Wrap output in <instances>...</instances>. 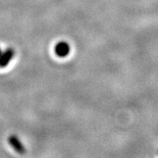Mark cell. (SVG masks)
Masks as SVG:
<instances>
[{
  "instance_id": "obj_1",
  "label": "cell",
  "mask_w": 158,
  "mask_h": 158,
  "mask_svg": "<svg viewBox=\"0 0 158 158\" xmlns=\"http://www.w3.org/2000/svg\"><path fill=\"white\" fill-rule=\"evenodd\" d=\"M70 52V47L65 41L58 42L55 48V53L58 57H66Z\"/></svg>"
},
{
  "instance_id": "obj_2",
  "label": "cell",
  "mask_w": 158,
  "mask_h": 158,
  "mask_svg": "<svg viewBox=\"0 0 158 158\" xmlns=\"http://www.w3.org/2000/svg\"><path fill=\"white\" fill-rule=\"evenodd\" d=\"M13 56H14V51L12 48H8L4 53H2L0 56V68L6 67L9 64L10 61L13 58Z\"/></svg>"
},
{
  "instance_id": "obj_3",
  "label": "cell",
  "mask_w": 158,
  "mask_h": 158,
  "mask_svg": "<svg viewBox=\"0 0 158 158\" xmlns=\"http://www.w3.org/2000/svg\"><path fill=\"white\" fill-rule=\"evenodd\" d=\"M8 141H9L10 145H11V147L14 148V150L16 152L19 153L21 155H23L24 153H26V149H25V148L22 145V143L20 142V141L19 140V138H17L16 136H10L9 139H8Z\"/></svg>"
},
{
  "instance_id": "obj_4",
  "label": "cell",
  "mask_w": 158,
  "mask_h": 158,
  "mask_svg": "<svg viewBox=\"0 0 158 158\" xmlns=\"http://www.w3.org/2000/svg\"><path fill=\"white\" fill-rule=\"evenodd\" d=\"M1 55H2V52H1V50H0V56H1Z\"/></svg>"
}]
</instances>
